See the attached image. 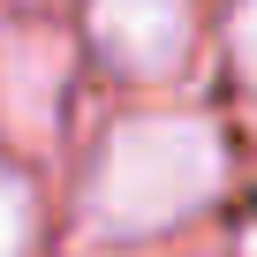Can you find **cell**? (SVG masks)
Masks as SVG:
<instances>
[{
	"mask_svg": "<svg viewBox=\"0 0 257 257\" xmlns=\"http://www.w3.org/2000/svg\"><path fill=\"white\" fill-rule=\"evenodd\" d=\"M219 189H227V137H219V121L182 113V106L128 113L91 152L83 234H98V242H152V234L197 219Z\"/></svg>",
	"mask_w": 257,
	"mask_h": 257,
	"instance_id": "obj_1",
	"label": "cell"
},
{
	"mask_svg": "<svg viewBox=\"0 0 257 257\" xmlns=\"http://www.w3.org/2000/svg\"><path fill=\"white\" fill-rule=\"evenodd\" d=\"M83 31L98 61H113L128 83H174L197 53V8L189 0H91Z\"/></svg>",
	"mask_w": 257,
	"mask_h": 257,
	"instance_id": "obj_2",
	"label": "cell"
},
{
	"mask_svg": "<svg viewBox=\"0 0 257 257\" xmlns=\"http://www.w3.org/2000/svg\"><path fill=\"white\" fill-rule=\"evenodd\" d=\"M68 68H76V46L53 23H8L0 31V128L16 144H31V152L53 144Z\"/></svg>",
	"mask_w": 257,
	"mask_h": 257,
	"instance_id": "obj_3",
	"label": "cell"
},
{
	"mask_svg": "<svg viewBox=\"0 0 257 257\" xmlns=\"http://www.w3.org/2000/svg\"><path fill=\"white\" fill-rule=\"evenodd\" d=\"M38 242V197L16 167H0V257H31Z\"/></svg>",
	"mask_w": 257,
	"mask_h": 257,
	"instance_id": "obj_4",
	"label": "cell"
},
{
	"mask_svg": "<svg viewBox=\"0 0 257 257\" xmlns=\"http://www.w3.org/2000/svg\"><path fill=\"white\" fill-rule=\"evenodd\" d=\"M227 53H234V76L257 91V0H242L227 16Z\"/></svg>",
	"mask_w": 257,
	"mask_h": 257,
	"instance_id": "obj_5",
	"label": "cell"
}]
</instances>
